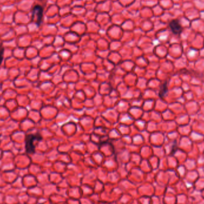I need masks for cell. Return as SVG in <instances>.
Returning a JSON list of instances; mask_svg holds the SVG:
<instances>
[{
	"label": "cell",
	"mask_w": 204,
	"mask_h": 204,
	"mask_svg": "<svg viewBox=\"0 0 204 204\" xmlns=\"http://www.w3.org/2000/svg\"><path fill=\"white\" fill-rule=\"evenodd\" d=\"M3 53H4V49L3 47L0 48V65L2 63L3 59Z\"/></svg>",
	"instance_id": "cell-5"
},
{
	"label": "cell",
	"mask_w": 204,
	"mask_h": 204,
	"mask_svg": "<svg viewBox=\"0 0 204 204\" xmlns=\"http://www.w3.org/2000/svg\"><path fill=\"white\" fill-rule=\"evenodd\" d=\"M170 27L172 32L175 34H181L183 30V28L181 27V25L180 24L179 21L177 19L173 20L170 23Z\"/></svg>",
	"instance_id": "cell-3"
},
{
	"label": "cell",
	"mask_w": 204,
	"mask_h": 204,
	"mask_svg": "<svg viewBox=\"0 0 204 204\" xmlns=\"http://www.w3.org/2000/svg\"><path fill=\"white\" fill-rule=\"evenodd\" d=\"M43 9L40 6H36L33 9V19L36 22L38 25H39L41 23L43 18Z\"/></svg>",
	"instance_id": "cell-2"
},
{
	"label": "cell",
	"mask_w": 204,
	"mask_h": 204,
	"mask_svg": "<svg viewBox=\"0 0 204 204\" xmlns=\"http://www.w3.org/2000/svg\"><path fill=\"white\" fill-rule=\"evenodd\" d=\"M42 137L38 134H29L26 138L25 148L26 151L29 154H34L35 152V146L34 142L35 141H41Z\"/></svg>",
	"instance_id": "cell-1"
},
{
	"label": "cell",
	"mask_w": 204,
	"mask_h": 204,
	"mask_svg": "<svg viewBox=\"0 0 204 204\" xmlns=\"http://www.w3.org/2000/svg\"><path fill=\"white\" fill-rule=\"evenodd\" d=\"M167 92V84L165 83V84L162 86V88H161V92H160V96H161V97H164Z\"/></svg>",
	"instance_id": "cell-4"
}]
</instances>
